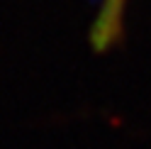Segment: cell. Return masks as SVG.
Wrapping results in <instances>:
<instances>
[{"mask_svg": "<svg viewBox=\"0 0 151 149\" xmlns=\"http://www.w3.org/2000/svg\"><path fill=\"white\" fill-rule=\"evenodd\" d=\"M124 5L127 0H102L98 17L93 22V46L98 51L110 49L117 42L122 32V22H124Z\"/></svg>", "mask_w": 151, "mask_h": 149, "instance_id": "cell-1", "label": "cell"}]
</instances>
